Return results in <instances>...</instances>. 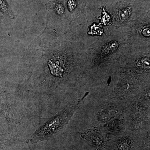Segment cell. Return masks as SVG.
Returning a JSON list of instances; mask_svg holds the SVG:
<instances>
[{"label": "cell", "instance_id": "obj_6", "mask_svg": "<svg viewBox=\"0 0 150 150\" xmlns=\"http://www.w3.org/2000/svg\"><path fill=\"white\" fill-rule=\"evenodd\" d=\"M134 98L141 107L150 110V81H147L143 84L139 94Z\"/></svg>", "mask_w": 150, "mask_h": 150}, {"label": "cell", "instance_id": "obj_4", "mask_svg": "<svg viewBox=\"0 0 150 150\" xmlns=\"http://www.w3.org/2000/svg\"><path fill=\"white\" fill-rule=\"evenodd\" d=\"M144 83L134 75L123 71L112 91V97L128 100L137 96Z\"/></svg>", "mask_w": 150, "mask_h": 150}, {"label": "cell", "instance_id": "obj_2", "mask_svg": "<svg viewBox=\"0 0 150 150\" xmlns=\"http://www.w3.org/2000/svg\"><path fill=\"white\" fill-rule=\"evenodd\" d=\"M126 100L114 97L102 96L96 110L92 127L102 129L113 120L125 114Z\"/></svg>", "mask_w": 150, "mask_h": 150}, {"label": "cell", "instance_id": "obj_8", "mask_svg": "<svg viewBox=\"0 0 150 150\" xmlns=\"http://www.w3.org/2000/svg\"><path fill=\"white\" fill-rule=\"evenodd\" d=\"M55 11L58 14L62 15L64 13V7L61 3H57L54 7Z\"/></svg>", "mask_w": 150, "mask_h": 150}, {"label": "cell", "instance_id": "obj_7", "mask_svg": "<svg viewBox=\"0 0 150 150\" xmlns=\"http://www.w3.org/2000/svg\"><path fill=\"white\" fill-rule=\"evenodd\" d=\"M0 5H1L0 7L1 11L2 13L7 15L11 19L14 18V15L13 11L8 3L6 1V0H1Z\"/></svg>", "mask_w": 150, "mask_h": 150}, {"label": "cell", "instance_id": "obj_9", "mask_svg": "<svg viewBox=\"0 0 150 150\" xmlns=\"http://www.w3.org/2000/svg\"><path fill=\"white\" fill-rule=\"evenodd\" d=\"M142 150H150V147H147L143 149Z\"/></svg>", "mask_w": 150, "mask_h": 150}, {"label": "cell", "instance_id": "obj_5", "mask_svg": "<svg viewBox=\"0 0 150 150\" xmlns=\"http://www.w3.org/2000/svg\"><path fill=\"white\" fill-rule=\"evenodd\" d=\"M81 135L94 150L105 149L108 139L101 129L92 127Z\"/></svg>", "mask_w": 150, "mask_h": 150}, {"label": "cell", "instance_id": "obj_1", "mask_svg": "<svg viewBox=\"0 0 150 150\" xmlns=\"http://www.w3.org/2000/svg\"><path fill=\"white\" fill-rule=\"evenodd\" d=\"M86 92L82 98L78 100L76 104L67 107L53 117L48 118L41 124L27 140L28 144H36L51 139L65 129L76 112L84 99L88 96Z\"/></svg>", "mask_w": 150, "mask_h": 150}, {"label": "cell", "instance_id": "obj_3", "mask_svg": "<svg viewBox=\"0 0 150 150\" xmlns=\"http://www.w3.org/2000/svg\"><path fill=\"white\" fill-rule=\"evenodd\" d=\"M145 148L139 134L126 129L108 139L105 150H142Z\"/></svg>", "mask_w": 150, "mask_h": 150}]
</instances>
